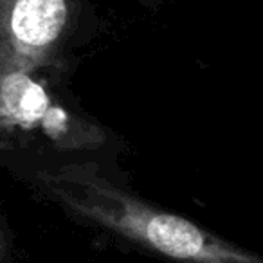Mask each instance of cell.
I'll return each mask as SVG.
<instances>
[{"mask_svg":"<svg viewBox=\"0 0 263 263\" xmlns=\"http://www.w3.org/2000/svg\"><path fill=\"white\" fill-rule=\"evenodd\" d=\"M29 182L67 215L173 263H263L258 254L150 204L87 159L33 168Z\"/></svg>","mask_w":263,"mask_h":263,"instance_id":"obj_1","label":"cell"},{"mask_svg":"<svg viewBox=\"0 0 263 263\" xmlns=\"http://www.w3.org/2000/svg\"><path fill=\"white\" fill-rule=\"evenodd\" d=\"M51 70H34L0 54V159L74 161L112 143Z\"/></svg>","mask_w":263,"mask_h":263,"instance_id":"obj_2","label":"cell"},{"mask_svg":"<svg viewBox=\"0 0 263 263\" xmlns=\"http://www.w3.org/2000/svg\"><path fill=\"white\" fill-rule=\"evenodd\" d=\"M80 0H0V54L34 70L62 72Z\"/></svg>","mask_w":263,"mask_h":263,"instance_id":"obj_3","label":"cell"},{"mask_svg":"<svg viewBox=\"0 0 263 263\" xmlns=\"http://www.w3.org/2000/svg\"><path fill=\"white\" fill-rule=\"evenodd\" d=\"M11 256V233L4 220H0V263H9Z\"/></svg>","mask_w":263,"mask_h":263,"instance_id":"obj_4","label":"cell"}]
</instances>
